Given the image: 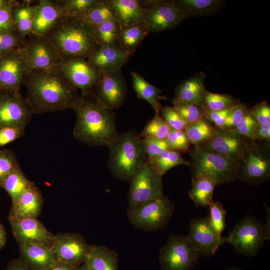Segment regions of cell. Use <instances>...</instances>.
I'll use <instances>...</instances> for the list:
<instances>
[{
  "label": "cell",
  "mask_w": 270,
  "mask_h": 270,
  "mask_svg": "<svg viewBox=\"0 0 270 270\" xmlns=\"http://www.w3.org/2000/svg\"><path fill=\"white\" fill-rule=\"evenodd\" d=\"M24 83L26 98L35 114L72 108L81 94L58 70L32 72Z\"/></svg>",
  "instance_id": "cell-1"
},
{
  "label": "cell",
  "mask_w": 270,
  "mask_h": 270,
  "mask_svg": "<svg viewBox=\"0 0 270 270\" xmlns=\"http://www.w3.org/2000/svg\"><path fill=\"white\" fill-rule=\"evenodd\" d=\"M76 115L74 138L90 146L108 148L118 136L116 115L91 92L80 94L72 108Z\"/></svg>",
  "instance_id": "cell-2"
},
{
  "label": "cell",
  "mask_w": 270,
  "mask_h": 270,
  "mask_svg": "<svg viewBox=\"0 0 270 270\" xmlns=\"http://www.w3.org/2000/svg\"><path fill=\"white\" fill-rule=\"evenodd\" d=\"M46 37L62 58H87L100 45L94 28L80 18L63 16Z\"/></svg>",
  "instance_id": "cell-3"
},
{
  "label": "cell",
  "mask_w": 270,
  "mask_h": 270,
  "mask_svg": "<svg viewBox=\"0 0 270 270\" xmlns=\"http://www.w3.org/2000/svg\"><path fill=\"white\" fill-rule=\"evenodd\" d=\"M108 148L112 176L130 182L147 160L140 138L134 131H127L120 134Z\"/></svg>",
  "instance_id": "cell-4"
},
{
  "label": "cell",
  "mask_w": 270,
  "mask_h": 270,
  "mask_svg": "<svg viewBox=\"0 0 270 270\" xmlns=\"http://www.w3.org/2000/svg\"><path fill=\"white\" fill-rule=\"evenodd\" d=\"M191 156L189 167L192 176H204L217 185L238 179L239 164L199 146L188 150Z\"/></svg>",
  "instance_id": "cell-5"
},
{
  "label": "cell",
  "mask_w": 270,
  "mask_h": 270,
  "mask_svg": "<svg viewBox=\"0 0 270 270\" xmlns=\"http://www.w3.org/2000/svg\"><path fill=\"white\" fill-rule=\"evenodd\" d=\"M270 219L266 224L255 216H244L225 238V242L230 244L239 254L248 256H256L265 241L270 239Z\"/></svg>",
  "instance_id": "cell-6"
},
{
  "label": "cell",
  "mask_w": 270,
  "mask_h": 270,
  "mask_svg": "<svg viewBox=\"0 0 270 270\" xmlns=\"http://www.w3.org/2000/svg\"><path fill=\"white\" fill-rule=\"evenodd\" d=\"M175 210L174 203L164 195L127 212L130 223L138 230L156 232L167 225Z\"/></svg>",
  "instance_id": "cell-7"
},
{
  "label": "cell",
  "mask_w": 270,
  "mask_h": 270,
  "mask_svg": "<svg viewBox=\"0 0 270 270\" xmlns=\"http://www.w3.org/2000/svg\"><path fill=\"white\" fill-rule=\"evenodd\" d=\"M270 142L250 140L239 165L238 179L248 184L263 183L270 176Z\"/></svg>",
  "instance_id": "cell-8"
},
{
  "label": "cell",
  "mask_w": 270,
  "mask_h": 270,
  "mask_svg": "<svg viewBox=\"0 0 270 270\" xmlns=\"http://www.w3.org/2000/svg\"><path fill=\"white\" fill-rule=\"evenodd\" d=\"M140 2L143 8L141 24L149 33L172 29L187 18L174 0H151Z\"/></svg>",
  "instance_id": "cell-9"
},
{
  "label": "cell",
  "mask_w": 270,
  "mask_h": 270,
  "mask_svg": "<svg viewBox=\"0 0 270 270\" xmlns=\"http://www.w3.org/2000/svg\"><path fill=\"white\" fill-rule=\"evenodd\" d=\"M162 176L146 160L130 182L128 197V209L136 208L164 195Z\"/></svg>",
  "instance_id": "cell-10"
},
{
  "label": "cell",
  "mask_w": 270,
  "mask_h": 270,
  "mask_svg": "<svg viewBox=\"0 0 270 270\" xmlns=\"http://www.w3.org/2000/svg\"><path fill=\"white\" fill-rule=\"evenodd\" d=\"M28 73L34 71L58 70L62 58L46 37L31 35L21 46Z\"/></svg>",
  "instance_id": "cell-11"
},
{
  "label": "cell",
  "mask_w": 270,
  "mask_h": 270,
  "mask_svg": "<svg viewBox=\"0 0 270 270\" xmlns=\"http://www.w3.org/2000/svg\"><path fill=\"white\" fill-rule=\"evenodd\" d=\"M200 258L187 236L171 235L161 248L162 270H192Z\"/></svg>",
  "instance_id": "cell-12"
},
{
  "label": "cell",
  "mask_w": 270,
  "mask_h": 270,
  "mask_svg": "<svg viewBox=\"0 0 270 270\" xmlns=\"http://www.w3.org/2000/svg\"><path fill=\"white\" fill-rule=\"evenodd\" d=\"M58 70L82 94L90 92L98 84L102 74L85 58H62Z\"/></svg>",
  "instance_id": "cell-13"
},
{
  "label": "cell",
  "mask_w": 270,
  "mask_h": 270,
  "mask_svg": "<svg viewBox=\"0 0 270 270\" xmlns=\"http://www.w3.org/2000/svg\"><path fill=\"white\" fill-rule=\"evenodd\" d=\"M33 114L26 98L20 93L0 91V129L26 128Z\"/></svg>",
  "instance_id": "cell-14"
},
{
  "label": "cell",
  "mask_w": 270,
  "mask_h": 270,
  "mask_svg": "<svg viewBox=\"0 0 270 270\" xmlns=\"http://www.w3.org/2000/svg\"><path fill=\"white\" fill-rule=\"evenodd\" d=\"M28 73L21 46L0 56V91L20 93L21 86Z\"/></svg>",
  "instance_id": "cell-15"
},
{
  "label": "cell",
  "mask_w": 270,
  "mask_h": 270,
  "mask_svg": "<svg viewBox=\"0 0 270 270\" xmlns=\"http://www.w3.org/2000/svg\"><path fill=\"white\" fill-rule=\"evenodd\" d=\"M90 92L104 107L113 111L124 102L127 86L120 70L105 72Z\"/></svg>",
  "instance_id": "cell-16"
},
{
  "label": "cell",
  "mask_w": 270,
  "mask_h": 270,
  "mask_svg": "<svg viewBox=\"0 0 270 270\" xmlns=\"http://www.w3.org/2000/svg\"><path fill=\"white\" fill-rule=\"evenodd\" d=\"M91 245L78 233H58L54 234L52 248L58 261L78 266L88 256Z\"/></svg>",
  "instance_id": "cell-17"
},
{
  "label": "cell",
  "mask_w": 270,
  "mask_h": 270,
  "mask_svg": "<svg viewBox=\"0 0 270 270\" xmlns=\"http://www.w3.org/2000/svg\"><path fill=\"white\" fill-rule=\"evenodd\" d=\"M249 140L232 129L217 128L214 136L199 146L240 164Z\"/></svg>",
  "instance_id": "cell-18"
},
{
  "label": "cell",
  "mask_w": 270,
  "mask_h": 270,
  "mask_svg": "<svg viewBox=\"0 0 270 270\" xmlns=\"http://www.w3.org/2000/svg\"><path fill=\"white\" fill-rule=\"evenodd\" d=\"M199 257L210 256L225 242V238L218 234L211 227L207 216L190 220L187 236Z\"/></svg>",
  "instance_id": "cell-19"
},
{
  "label": "cell",
  "mask_w": 270,
  "mask_h": 270,
  "mask_svg": "<svg viewBox=\"0 0 270 270\" xmlns=\"http://www.w3.org/2000/svg\"><path fill=\"white\" fill-rule=\"evenodd\" d=\"M12 232L19 246L44 244L52 247L54 234L37 218H27L10 220Z\"/></svg>",
  "instance_id": "cell-20"
},
{
  "label": "cell",
  "mask_w": 270,
  "mask_h": 270,
  "mask_svg": "<svg viewBox=\"0 0 270 270\" xmlns=\"http://www.w3.org/2000/svg\"><path fill=\"white\" fill-rule=\"evenodd\" d=\"M132 55L117 45H99L86 59L100 72L105 73L120 70Z\"/></svg>",
  "instance_id": "cell-21"
},
{
  "label": "cell",
  "mask_w": 270,
  "mask_h": 270,
  "mask_svg": "<svg viewBox=\"0 0 270 270\" xmlns=\"http://www.w3.org/2000/svg\"><path fill=\"white\" fill-rule=\"evenodd\" d=\"M64 16L63 8L58 0L38 1L32 35L46 36Z\"/></svg>",
  "instance_id": "cell-22"
},
{
  "label": "cell",
  "mask_w": 270,
  "mask_h": 270,
  "mask_svg": "<svg viewBox=\"0 0 270 270\" xmlns=\"http://www.w3.org/2000/svg\"><path fill=\"white\" fill-rule=\"evenodd\" d=\"M19 257L32 270H46L58 261L53 248L40 244L19 246Z\"/></svg>",
  "instance_id": "cell-23"
},
{
  "label": "cell",
  "mask_w": 270,
  "mask_h": 270,
  "mask_svg": "<svg viewBox=\"0 0 270 270\" xmlns=\"http://www.w3.org/2000/svg\"><path fill=\"white\" fill-rule=\"evenodd\" d=\"M42 206V196L34 184L12 202L9 220L27 218H37L40 214Z\"/></svg>",
  "instance_id": "cell-24"
},
{
  "label": "cell",
  "mask_w": 270,
  "mask_h": 270,
  "mask_svg": "<svg viewBox=\"0 0 270 270\" xmlns=\"http://www.w3.org/2000/svg\"><path fill=\"white\" fill-rule=\"evenodd\" d=\"M106 2L122 28L142 23L143 8L140 0H106Z\"/></svg>",
  "instance_id": "cell-25"
},
{
  "label": "cell",
  "mask_w": 270,
  "mask_h": 270,
  "mask_svg": "<svg viewBox=\"0 0 270 270\" xmlns=\"http://www.w3.org/2000/svg\"><path fill=\"white\" fill-rule=\"evenodd\" d=\"M204 78V74L198 72L181 82L176 89V97L174 99L190 102L203 108L202 96L206 90Z\"/></svg>",
  "instance_id": "cell-26"
},
{
  "label": "cell",
  "mask_w": 270,
  "mask_h": 270,
  "mask_svg": "<svg viewBox=\"0 0 270 270\" xmlns=\"http://www.w3.org/2000/svg\"><path fill=\"white\" fill-rule=\"evenodd\" d=\"M36 8V2L32 4L30 0H22L12 10L16 32L22 40L32 34Z\"/></svg>",
  "instance_id": "cell-27"
},
{
  "label": "cell",
  "mask_w": 270,
  "mask_h": 270,
  "mask_svg": "<svg viewBox=\"0 0 270 270\" xmlns=\"http://www.w3.org/2000/svg\"><path fill=\"white\" fill-rule=\"evenodd\" d=\"M175 4L186 16L200 17L216 13L224 6L223 0H175Z\"/></svg>",
  "instance_id": "cell-28"
},
{
  "label": "cell",
  "mask_w": 270,
  "mask_h": 270,
  "mask_svg": "<svg viewBox=\"0 0 270 270\" xmlns=\"http://www.w3.org/2000/svg\"><path fill=\"white\" fill-rule=\"evenodd\" d=\"M86 263L92 270H118V254L104 246L91 245Z\"/></svg>",
  "instance_id": "cell-29"
},
{
  "label": "cell",
  "mask_w": 270,
  "mask_h": 270,
  "mask_svg": "<svg viewBox=\"0 0 270 270\" xmlns=\"http://www.w3.org/2000/svg\"><path fill=\"white\" fill-rule=\"evenodd\" d=\"M216 183L210 178L204 176H192V188L188 196L196 206L208 208L213 200V193Z\"/></svg>",
  "instance_id": "cell-30"
},
{
  "label": "cell",
  "mask_w": 270,
  "mask_h": 270,
  "mask_svg": "<svg viewBox=\"0 0 270 270\" xmlns=\"http://www.w3.org/2000/svg\"><path fill=\"white\" fill-rule=\"evenodd\" d=\"M131 76L133 88L137 96L147 101L156 113H160L162 107L160 100L164 98L160 96L162 90L150 84L136 72H132Z\"/></svg>",
  "instance_id": "cell-31"
},
{
  "label": "cell",
  "mask_w": 270,
  "mask_h": 270,
  "mask_svg": "<svg viewBox=\"0 0 270 270\" xmlns=\"http://www.w3.org/2000/svg\"><path fill=\"white\" fill-rule=\"evenodd\" d=\"M149 34L142 24L122 27L120 30L118 46L124 52L133 54Z\"/></svg>",
  "instance_id": "cell-32"
},
{
  "label": "cell",
  "mask_w": 270,
  "mask_h": 270,
  "mask_svg": "<svg viewBox=\"0 0 270 270\" xmlns=\"http://www.w3.org/2000/svg\"><path fill=\"white\" fill-rule=\"evenodd\" d=\"M190 144L200 146L216 134L217 128L205 118L188 124L184 130Z\"/></svg>",
  "instance_id": "cell-33"
},
{
  "label": "cell",
  "mask_w": 270,
  "mask_h": 270,
  "mask_svg": "<svg viewBox=\"0 0 270 270\" xmlns=\"http://www.w3.org/2000/svg\"><path fill=\"white\" fill-rule=\"evenodd\" d=\"M34 184L33 182L26 178L20 168L8 174L0 182V186L8 192L12 202Z\"/></svg>",
  "instance_id": "cell-34"
},
{
  "label": "cell",
  "mask_w": 270,
  "mask_h": 270,
  "mask_svg": "<svg viewBox=\"0 0 270 270\" xmlns=\"http://www.w3.org/2000/svg\"><path fill=\"white\" fill-rule=\"evenodd\" d=\"M122 27L115 18L104 22L94 28L100 45H117Z\"/></svg>",
  "instance_id": "cell-35"
},
{
  "label": "cell",
  "mask_w": 270,
  "mask_h": 270,
  "mask_svg": "<svg viewBox=\"0 0 270 270\" xmlns=\"http://www.w3.org/2000/svg\"><path fill=\"white\" fill-rule=\"evenodd\" d=\"M240 101L229 94L210 92L206 89L202 96L203 108L209 110H220L234 106Z\"/></svg>",
  "instance_id": "cell-36"
},
{
  "label": "cell",
  "mask_w": 270,
  "mask_h": 270,
  "mask_svg": "<svg viewBox=\"0 0 270 270\" xmlns=\"http://www.w3.org/2000/svg\"><path fill=\"white\" fill-rule=\"evenodd\" d=\"M148 161L162 175L176 166L182 164L188 166L190 165L189 161L186 160L182 156L180 152L170 148L164 150L155 158Z\"/></svg>",
  "instance_id": "cell-37"
},
{
  "label": "cell",
  "mask_w": 270,
  "mask_h": 270,
  "mask_svg": "<svg viewBox=\"0 0 270 270\" xmlns=\"http://www.w3.org/2000/svg\"><path fill=\"white\" fill-rule=\"evenodd\" d=\"M80 18L93 28L109 20L114 18L106 0H100L96 5Z\"/></svg>",
  "instance_id": "cell-38"
},
{
  "label": "cell",
  "mask_w": 270,
  "mask_h": 270,
  "mask_svg": "<svg viewBox=\"0 0 270 270\" xmlns=\"http://www.w3.org/2000/svg\"><path fill=\"white\" fill-rule=\"evenodd\" d=\"M170 129L165 121L160 116V113H156L155 116L148 122L138 136L140 138H151L166 140Z\"/></svg>",
  "instance_id": "cell-39"
},
{
  "label": "cell",
  "mask_w": 270,
  "mask_h": 270,
  "mask_svg": "<svg viewBox=\"0 0 270 270\" xmlns=\"http://www.w3.org/2000/svg\"><path fill=\"white\" fill-rule=\"evenodd\" d=\"M63 8L64 16L82 18L100 0H58Z\"/></svg>",
  "instance_id": "cell-40"
},
{
  "label": "cell",
  "mask_w": 270,
  "mask_h": 270,
  "mask_svg": "<svg viewBox=\"0 0 270 270\" xmlns=\"http://www.w3.org/2000/svg\"><path fill=\"white\" fill-rule=\"evenodd\" d=\"M208 207L210 210L206 216L209 224L216 234L221 236L226 226V210L220 202L212 200Z\"/></svg>",
  "instance_id": "cell-41"
},
{
  "label": "cell",
  "mask_w": 270,
  "mask_h": 270,
  "mask_svg": "<svg viewBox=\"0 0 270 270\" xmlns=\"http://www.w3.org/2000/svg\"><path fill=\"white\" fill-rule=\"evenodd\" d=\"M172 104L188 124L204 118L205 109L198 106L174 99Z\"/></svg>",
  "instance_id": "cell-42"
},
{
  "label": "cell",
  "mask_w": 270,
  "mask_h": 270,
  "mask_svg": "<svg viewBox=\"0 0 270 270\" xmlns=\"http://www.w3.org/2000/svg\"><path fill=\"white\" fill-rule=\"evenodd\" d=\"M20 168L12 151L6 148L0 150V182L6 176Z\"/></svg>",
  "instance_id": "cell-43"
},
{
  "label": "cell",
  "mask_w": 270,
  "mask_h": 270,
  "mask_svg": "<svg viewBox=\"0 0 270 270\" xmlns=\"http://www.w3.org/2000/svg\"><path fill=\"white\" fill-rule=\"evenodd\" d=\"M147 160H151L164 150L169 149L166 140H160L151 138H140Z\"/></svg>",
  "instance_id": "cell-44"
},
{
  "label": "cell",
  "mask_w": 270,
  "mask_h": 270,
  "mask_svg": "<svg viewBox=\"0 0 270 270\" xmlns=\"http://www.w3.org/2000/svg\"><path fill=\"white\" fill-rule=\"evenodd\" d=\"M160 112L161 118L171 129L184 130L188 125L174 106H162Z\"/></svg>",
  "instance_id": "cell-45"
},
{
  "label": "cell",
  "mask_w": 270,
  "mask_h": 270,
  "mask_svg": "<svg viewBox=\"0 0 270 270\" xmlns=\"http://www.w3.org/2000/svg\"><path fill=\"white\" fill-rule=\"evenodd\" d=\"M166 140L170 149L184 152L188 150L190 144L184 130L170 128Z\"/></svg>",
  "instance_id": "cell-46"
},
{
  "label": "cell",
  "mask_w": 270,
  "mask_h": 270,
  "mask_svg": "<svg viewBox=\"0 0 270 270\" xmlns=\"http://www.w3.org/2000/svg\"><path fill=\"white\" fill-rule=\"evenodd\" d=\"M23 41L16 32H0V56L20 48Z\"/></svg>",
  "instance_id": "cell-47"
},
{
  "label": "cell",
  "mask_w": 270,
  "mask_h": 270,
  "mask_svg": "<svg viewBox=\"0 0 270 270\" xmlns=\"http://www.w3.org/2000/svg\"><path fill=\"white\" fill-rule=\"evenodd\" d=\"M257 125V123L250 114L248 110L232 129L246 138L254 140V134Z\"/></svg>",
  "instance_id": "cell-48"
},
{
  "label": "cell",
  "mask_w": 270,
  "mask_h": 270,
  "mask_svg": "<svg viewBox=\"0 0 270 270\" xmlns=\"http://www.w3.org/2000/svg\"><path fill=\"white\" fill-rule=\"evenodd\" d=\"M249 112L258 124L270 122V106L266 100L250 108Z\"/></svg>",
  "instance_id": "cell-49"
},
{
  "label": "cell",
  "mask_w": 270,
  "mask_h": 270,
  "mask_svg": "<svg viewBox=\"0 0 270 270\" xmlns=\"http://www.w3.org/2000/svg\"><path fill=\"white\" fill-rule=\"evenodd\" d=\"M234 106L216 111L205 110L204 118L214 124L216 128H223L228 116Z\"/></svg>",
  "instance_id": "cell-50"
},
{
  "label": "cell",
  "mask_w": 270,
  "mask_h": 270,
  "mask_svg": "<svg viewBox=\"0 0 270 270\" xmlns=\"http://www.w3.org/2000/svg\"><path fill=\"white\" fill-rule=\"evenodd\" d=\"M250 107L241 102L236 105L228 116L224 128L232 129L248 111Z\"/></svg>",
  "instance_id": "cell-51"
},
{
  "label": "cell",
  "mask_w": 270,
  "mask_h": 270,
  "mask_svg": "<svg viewBox=\"0 0 270 270\" xmlns=\"http://www.w3.org/2000/svg\"><path fill=\"white\" fill-rule=\"evenodd\" d=\"M25 128H4L0 129V146H3L22 136Z\"/></svg>",
  "instance_id": "cell-52"
},
{
  "label": "cell",
  "mask_w": 270,
  "mask_h": 270,
  "mask_svg": "<svg viewBox=\"0 0 270 270\" xmlns=\"http://www.w3.org/2000/svg\"><path fill=\"white\" fill-rule=\"evenodd\" d=\"M12 10H0V32H16L12 16Z\"/></svg>",
  "instance_id": "cell-53"
},
{
  "label": "cell",
  "mask_w": 270,
  "mask_h": 270,
  "mask_svg": "<svg viewBox=\"0 0 270 270\" xmlns=\"http://www.w3.org/2000/svg\"><path fill=\"white\" fill-rule=\"evenodd\" d=\"M254 140L270 142V122L257 125L254 134Z\"/></svg>",
  "instance_id": "cell-54"
},
{
  "label": "cell",
  "mask_w": 270,
  "mask_h": 270,
  "mask_svg": "<svg viewBox=\"0 0 270 270\" xmlns=\"http://www.w3.org/2000/svg\"><path fill=\"white\" fill-rule=\"evenodd\" d=\"M6 270H32L20 258L10 260Z\"/></svg>",
  "instance_id": "cell-55"
},
{
  "label": "cell",
  "mask_w": 270,
  "mask_h": 270,
  "mask_svg": "<svg viewBox=\"0 0 270 270\" xmlns=\"http://www.w3.org/2000/svg\"><path fill=\"white\" fill-rule=\"evenodd\" d=\"M78 266L72 264L58 260L46 270H77Z\"/></svg>",
  "instance_id": "cell-56"
},
{
  "label": "cell",
  "mask_w": 270,
  "mask_h": 270,
  "mask_svg": "<svg viewBox=\"0 0 270 270\" xmlns=\"http://www.w3.org/2000/svg\"><path fill=\"white\" fill-rule=\"evenodd\" d=\"M18 2L16 0H0V10H12Z\"/></svg>",
  "instance_id": "cell-57"
},
{
  "label": "cell",
  "mask_w": 270,
  "mask_h": 270,
  "mask_svg": "<svg viewBox=\"0 0 270 270\" xmlns=\"http://www.w3.org/2000/svg\"><path fill=\"white\" fill-rule=\"evenodd\" d=\"M6 238V232L2 224L0 223V250L5 245Z\"/></svg>",
  "instance_id": "cell-58"
},
{
  "label": "cell",
  "mask_w": 270,
  "mask_h": 270,
  "mask_svg": "<svg viewBox=\"0 0 270 270\" xmlns=\"http://www.w3.org/2000/svg\"><path fill=\"white\" fill-rule=\"evenodd\" d=\"M77 270H92L86 263H84L78 266Z\"/></svg>",
  "instance_id": "cell-59"
},
{
  "label": "cell",
  "mask_w": 270,
  "mask_h": 270,
  "mask_svg": "<svg viewBox=\"0 0 270 270\" xmlns=\"http://www.w3.org/2000/svg\"><path fill=\"white\" fill-rule=\"evenodd\" d=\"M226 270H244L239 269V268H232L226 269Z\"/></svg>",
  "instance_id": "cell-60"
}]
</instances>
